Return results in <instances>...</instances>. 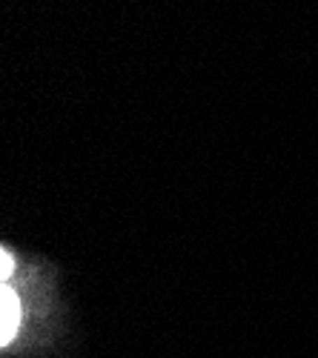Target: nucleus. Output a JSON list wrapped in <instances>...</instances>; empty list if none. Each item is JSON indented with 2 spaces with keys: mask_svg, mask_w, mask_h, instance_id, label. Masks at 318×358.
Masks as SVG:
<instances>
[{
  "mask_svg": "<svg viewBox=\"0 0 318 358\" xmlns=\"http://www.w3.org/2000/svg\"><path fill=\"white\" fill-rule=\"evenodd\" d=\"M75 336V318L61 289V266L0 241V355L61 358Z\"/></svg>",
  "mask_w": 318,
  "mask_h": 358,
  "instance_id": "1",
  "label": "nucleus"
}]
</instances>
